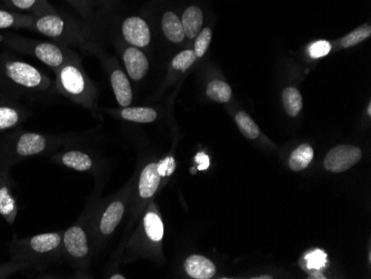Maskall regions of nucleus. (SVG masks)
Wrapping results in <instances>:
<instances>
[{
  "mask_svg": "<svg viewBox=\"0 0 371 279\" xmlns=\"http://www.w3.org/2000/svg\"><path fill=\"white\" fill-rule=\"evenodd\" d=\"M63 251L73 263L86 261L90 255L88 234L81 225H73L63 232Z\"/></svg>",
  "mask_w": 371,
  "mask_h": 279,
  "instance_id": "obj_7",
  "label": "nucleus"
},
{
  "mask_svg": "<svg viewBox=\"0 0 371 279\" xmlns=\"http://www.w3.org/2000/svg\"><path fill=\"white\" fill-rule=\"evenodd\" d=\"M121 115L125 120L139 124L152 123L158 117L157 112L150 107H126Z\"/></svg>",
  "mask_w": 371,
  "mask_h": 279,
  "instance_id": "obj_24",
  "label": "nucleus"
},
{
  "mask_svg": "<svg viewBox=\"0 0 371 279\" xmlns=\"http://www.w3.org/2000/svg\"><path fill=\"white\" fill-rule=\"evenodd\" d=\"M283 104L285 112L291 117H296L303 109V96L295 87H287L283 92Z\"/></svg>",
  "mask_w": 371,
  "mask_h": 279,
  "instance_id": "obj_25",
  "label": "nucleus"
},
{
  "mask_svg": "<svg viewBox=\"0 0 371 279\" xmlns=\"http://www.w3.org/2000/svg\"><path fill=\"white\" fill-rule=\"evenodd\" d=\"M66 1L75 7L80 13L81 16H84L85 18H89L92 16V11H90L89 3H87L86 0H66Z\"/></svg>",
  "mask_w": 371,
  "mask_h": 279,
  "instance_id": "obj_35",
  "label": "nucleus"
},
{
  "mask_svg": "<svg viewBox=\"0 0 371 279\" xmlns=\"http://www.w3.org/2000/svg\"><path fill=\"white\" fill-rule=\"evenodd\" d=\"M123 215H125V203L121 201H115L110 203L104 212L96 217L94 222V232L95 240H97L98 237L105 238L111 235L115 232L118 225L121 224L123 220Z\"/></svg>",
  "mask_w": 371,
  "mask_h": 279,
  "instance_id": "obj_8",
  "label": "nucleus"
},
{
  "mask_svg": "<svg viewBox=\"0 0 371 279\" xmlns=\"http://www.w3.org/2000/svg\"><path fill=\"white\" fill-rule=\"evenodd\" d=\"M185 271L189 277L195 279H209L216 274V266L205 256L193 255L186 259Z\"/></svg>",
  "mask_w": 371,
  "mask_h": 279,
  "instance_id": "obj_15",
  "label": "nucleus"
},
{
  "mask_svg": "<svg viewBox=\"0 0 371 279\" xmlns=\"http://www.w3.org/2000/svg\"><path fill=\"white\" fill-rule=\"evenodd\" d=\"M25 118L26 112L18 105L0 102V131L16 127Z\"/></svg>",
  "mask_w": 371,
  "mask_h": 279,
  "instance_id": "obj_17",
  "label": "nucleus"
},
{
  "mask_svg": "<svg viewBox=\"0 0 371 279\" xmlns=\"http://www.w3.org/2000/svg\"><path fill=\"white\" fill-rule=\"evenodd\" d=\"M35 16L0 9V29L32 28Z\"/></svg>",
  "mask_w": 371,
  "mask_h": 279,
  "instance_id": "obj_20",
  "label": "nucleus"
},
{
  "mask_svg": "<svg viewBox=\"0 0 371 279\" xmlns=\"http://www.w3.org/2000/svg\"><path fill=\"white\" fill-rule=\"evenodd\" d=\"M162 29L166 38L174 44H181L186 38L181 18L174 11H168L162 15Z\"/></svg>",
  "mask_w": 371,
  "mask_h": 279,
  "instance_id": "obj_18",
  "label": "nucleus"
},
{
  "mask_svg": "<svg viewBox=\"0 0 371 279\" xmlns=\"http://www.w3.org/2000/svg\"><path fill=\"white\" fill-rule=\"evenodd\" d=\"M176 162L173 157H167L165 160L158 162V172L162 177H167L175 172Z\"/></svg>",
  "mask_w": 371,
  "mask_h": 279,
  "instance_id": "obj_34",
  "label": "nucleus"
},
{
  "mask_svg": "<svg viewBox=\"0 0 371 279\" xmlns=\"http://www.w3.org/2000/svg\"><path fill=\"white\" fill-rule=\"evenodd\" d=\"M361 153L358 147L340 145L334 147L324 158V168L332 172H343L355 166L360 160Z\"/></svg>",
  "mask_w": 371,
  "mask_h": 279,
  "instance_id": "obj_9",
  "label": "nucleus"
},
{
  "mask_svg": "<svg viewBox=\"0 0 371 279\" xmlns=\"http://www.w3.org/2000/svg\"><path fill=\"white\" fill-rule=\"evenodd\" d=\"M28 268H30L29 265L25 263H19V261H11L9 263H0V279L7 278L11 275Z\"/></svg>",
  "mask_w": 371,
  "mask_h": 279,
  "instance_id": "obj_32",
  "label": "nucleus"
},
{
  "mask_svg": "<svg viewBox=\"0 0 371 279\" xmlns=\"http://www.w3.org/2000/svg\"><path fill=\"white\" fill-rule=\"evenodd\" d=\"M32 29L51 40L63 42H73L80 40L78 27L73 24L71 19L58 15L56 11L35 16Z\"/></svg>",
  "mask_w": 371,
  "mask_h": 279,
  "instance_id": "obj_6",
  "label": "nucleus"
},
{
  "mask_svg": "<svg viewBox=\"0 0 371 279\" xmlns=\"http://www.w3.org/2000/svg\"><path fill=\"white\" fill-rule=\"evenodd\" d=\"M87 3H88V0H86Z\"/></svg>",
  "mask_w": 371,
  "mask_h": 279,
  "instance_id": "obj_39",
  "label": "nucleus"
},
{
  "mask_svg": "<svg viewBox=\"0 0 371 279\" xmlns=\"http://www.w3.org/2000/svg\"><path fill=\"white\" fill-rule=\"evenodd\" d=\"M371 35V27L369 25H363L353 32L346 35L341 38L340 44L343 48H351L355 44H360L363 40H368Z\"/></svg>",
  "mask_w": 371,
  "mask_h": 279,
  "instance_id": "obj_28",
  "label": "nucleus"
},
{
  "mask_svg": "<svg viewBox=\"0 0 371 279\" xmlns=\"http://www.w3.org/2000/svg\"><path fill=\"white\" fill-rule=\"evenodd\" d=\"M123 63L130 79L142 81L150 69V61L142 50L137 47H128L123 52Z\"/></svg>",
  "mask_w": 371,
  "mask_h": 279,
  "instance_id": "obj_12",
  "label": "nucleus"
},
{
  "mask_svg": "<svg viewBox=\"0 0 371 279\" xmlns=\"http://www.w3.org/2000/svg\"><path fill=\"white\" fill-rule=\"evenodd\" d=\"M6 1L17 13L24 11L34 16H40L55 11L47 0H6Z\"/></svg>",
  "mask_w": 371,
  "mask_h": 279,
  "instance_id": "obj_19",
  "label": "nucleus"
},
{
  "mask_svg": "<svg viewBox=\"0 0 371 279\" xmlns=\"http://www.w3.org/2000/svg\"><path fill=\"white\" fill-rule=\"evenodd\" d=\"M207 96L209 97L210 100L220 104H226L231 100V87L221 81H210L206 89Z\"/></svg>",
  "mask_w": 371,
  "mask_h": 279,
  "instance_id": "obj_26",
  "label": "nucleus"
},
{
  "mask_svg": "<svg viewBox=\"0 0 371 279\" xmlns=\"http://www.w3.org/2000/svg\"><path fill=\"white\" fill-rule=\"evenodd\" d=\"M305 261H306V268L312 271H320L327 266V255L320 249H316L314 251H309L305 256Z\"/></svg>",
  "mask_w": 371,
  "mask_h": 279,
  "instance_id": "obj_30",
  "label": "nucleus"
},
{
  "mask_svg": "<svg viewBox=\"0 0 371 279\" xmlns=\"http://www.w3.org/2000/svg\"><path fill=\"white\" fill-rule=\"evenodd\" d=\"M367 112H368V115H371V104L368 105V109H367Z\"/></svg>",
  "mask_w": 371,
  "mask_h": 279,
  "instance_id": "obj_38",
  "label": "nucleus"
},
{
  "mask_svg": "<svg viewBox=\"0 0 371 279\" xmlns=\"http://www.w3.org/2000/svg\"><path fill=\"white\" fill-rule=\"evenodd\" d=\"M196 162H198L199 170H206L207 168L209 167V157L207 156L204 153H199V154L197 155Z\"/></svg>",
  "mask_w": 371,
  "mask_h": 279,
  "instance_id": "obj_36",
  "label": "nucleus"
},
{
  "mask_svg": "<svg viewBox=\"0 0 371 279\" xmlns=\"http://www.w3.org/2000/svg\"><path fill=\"white\" fill-rule=\"evenodd\" d=\"M0 71L11 85L28 92H44L51 84L40 69L23 60L5 59L1 61Z\"/></svg>",
  "mask_w": 371,
  "mask_h": 279,
  "instance_id": "obj_3",
  "label": "nucleus"
},
{
  "mask_svg": "<svg viewBox=\"0 0 371 279\" xmlns=\"http://www.w3.org/2000/svg\"><path fill=\"white\" fill-rule=\"evenodd\" d=\"M121 32L126 42L133 47L145 48L150 44L152 32L150 25L142 17H128L123 20Z\"/></svg>",
  "mask_w": 371,
  "mask_h": 279,
  "instance_id": "obj_10",
  "label": "nucleus"
},
{
  "mask_svg": "<svg viewBox=\"0 0 371 279\" xmlns=\"http://www.w3.org/2000/svg\"><path fill=\"white\" fill-rule=\"evenodd\" d=\"M160 180L162 176L158 172L157 162H150V165H147L139 179L138 191L140 198H152L159 188Z\"/></svg>",
  "mask_w": 371,
  "mask_h": 279,
  "instance_id": "obj_13",
  "label": "nucleus"
},
{
  "mask_svg": "<svg viewBox=\"0 0 371 279\" xmlns=\"http://www.w3.org/2000/svg\"><path fill=\"white\" fill-rule=\"evenodd\" d=\"M314 160V149L309 144H303L293 150L289 158V167L293 172H300L308 167Z\"/></svg>",
  "mask_w": 371,
  "mask_h": 279,
  "instance_id": "obj_22",
  "label": "nucleus"
},
{
  "mask_svg": "<svg viewBox=\"0 0 371 279\" xmlns=\"http://www.w3.org/2000/svg\"><path fill=\"white\" fill-rule=\"evenodd\" d=\"M56 86L67 98L87 108L96 106L97 89L77 56L69 58L56 71Z\"/></svg>",
  "mask_w": 371,
  "mask_h": 279,
  "instance_id": "obj_2",
  "label": "nucleus"
},
{
  "mask_svg": "<svg viewBox=\"0 0 371 279\" xmlns=\"http://www.w3.org/2000/svg\"><path fill=\"white\" fill-rule=\"evenodd\" d=\"M63 255V234L44 232L24 239H15L11 244V261L39 268L54 263Z\"/></svg>",
  "mask_w": 371,
  "mask_h": 279,
  "instance_id": "obj_1",
  "label": "nucleus"
},
{
  "mask_svg": "<svg viewBox=\"0 0 371 279\" xmlns=\"http://www.w3.org/2000/svg\"><path fill=\"white\" fill-rule=\"evenodd\" d=\"M47 147L48 139L44 135L26 131L15 137L13 141H8L4 147L1 155L6 164L8 165L28 157L42 154Z\"/></svg>",
  "mask_w": 371,
  "mask_h": 279,
  "instance_id": "obj_5",
  "label": "nucleus"
},
{
  "mask_svg": "<svg viewBox=\"0 0 371 279\" xmlns=\"http://www.w3.org/2000/svg\"><path fill=\"white\" fill-rule=\"evenodd\" d=\"M197 56L194 50L186 49L179 52L174 57L171 61V67L178 71H186L194 65L196 61Z\"/></svg>",
  "mask_w": 371,
  "mask_h": 279,
  "instance_id": "obj_29",
  "label": "nucleus"
},
{
  "mask_svg": "<svg viewBox=\"0 0 371 279\" xmlns=\"http://www.w3.org/2000/svg\"><path fill=\"white\" fill-rule=\"evenodd\" d=\"M110 84L113 87L118 104L123 108L129 107L133 102V95L128 77L121 69H115L110 75Z\"/></svg>",
  "mask_w": 371,
  "mask_h": 279,
  "instance_id": "obj_14",
  "label": "nucleus"
},
{
  "mask_svg": "<svg viewBox=\"0 0 371 279\" xmlns=\"http://www.w3.org/2000/svg\"><path fill=\"white\" fill-rule=\"evenodd\" d=\"M236 123H237V126H238L243 135L246 136L247 138L256 139L260 133L258 125L255 123L253 118L247 112H239L236 115Z\"/></svg>",
  "mask_w": 371,
  "mask_h": 279,
  "instance_id": "obj_27",
  "label": "nucleus"
},
{
  "mask_svg": "<svg viewBox=\"0 0 371 279\" xmlns=\"http://www.w3.org/2000/svg\"><path fill=\"white\" fill-rule=\"evenodd\" d=\"M212 32L209 27H205L200 30L196 37V42H195L194 52L196 54L197 58L202 57L206 54L207 49L209 47L210 42H212Z\"/></svg>",
  "mask_w": 371,
  "mask_h": 279,
  "instance_id": "obj_31",
  "label": "nucleus"
},
{
  "mask_svg": "<svg viewBox=\"0 0 371 279\" xmlns=\"http://www.w3.org/2000/svg\"><path fill=\"white\" fill-rule=\"evenodd\" d=\"M61 162L66 167L81 172H89L94 166L92 157L80 150H69L61 155Z\"/></svg>",
  "mask_w": 371,
  "mask_h": 279,
  "instance_id": "obj_21",
  "label": "nucleus"
},
{
  "mask_svg": "<svg viewBox=\"0 0 371 279\" xmlns=\"http://www.w3.org/2000/svg\"><path fill=\"white\" fill-rule=\"evenodd\" d=\"M111 279H125L126 277L123 276V275H113V276L110 277Z\"/></svg>",
  "mask_w": 371,
  "mask_h": 279,
  "instance_id": "obj_37",
  "label": "nucleus"
},
{
  "mask_svg": "<svg viewBox=\"0 0 371 279\" xmlns=\"http://www.w3.org/2000/svg\"><path fill=\"white\" fill-rule=\"evenodd\" d=\"M332 50V44L326 40H319V42H314L309 47V55L314 59L324 57V56L329 54Z\"/></svg>",
  "mask_w": 371,
  "mask_h": 279,
  "instance_id": "obj_33",
  "label": "nucleus"
},
{
  "mask_svg": "<svg viewBox=\"0 0 371 279\" xmlns=\"http://www.w3.org/2000/svg\"><path fill=\"white\" fill-rule=\"evenodd\" d=\"M181 20L185 36L188 40H194L202 29L204 13L198 6H189L183 11Z\"/></svg>",
  "mask_w": 371,
  "mask_h": 279,
  "instance_id": "obj_16",
  "label": "nucleus"
},
{
  "mask_svg": "<svg viewBox=\"0 0 371 279\" xmlns=\"http://www.w3.org/2000/svg\"><path fill=\"white\" fill-rule=\"evenodd\" d=\"M8 46L20 52H28L35 56L44 65L57 71L58 68L73 57L67 48L61 47L55 42H37V40H25V38H17L13 37L7 42Z\"/></svg>",
  "mask_w": 371,
  "mask_h": 279,
  "instance_id": "obj_4",
  "label": "nucleus"
},
{
  "mask_svg": "<svg viewBox=\"0 0 371 279\" xmlns=\"http://www.w3.org/2000/svg\"><path fill=\"white\" fill-rule=\"evenodd\" d=\"M18 214V205L13 194L11 177L7 170H0V216L13 225Z\"/></svg>",
  "mask_w": 371,
  "mask_h": 279,
  "instance_id": "obj_11",
  "label": "nucleus"
},
{
  "mask_svg": "<svg viewBox=\"0 0 371 279\" xmlns=\"http://www.w3.org/2000/svg\"><path fill=\"white\" fill-rule=\"evenodd\" d=\"M144 230L147 237L154 243H160L164 238V224L159 214L156 212H147L144 218Z\"/></svg>",
  "mask_w": 371,
  "mask_h": 279,
  "instance_id": "obj_23",
  "label": "nucleus"
}]
</instances>
